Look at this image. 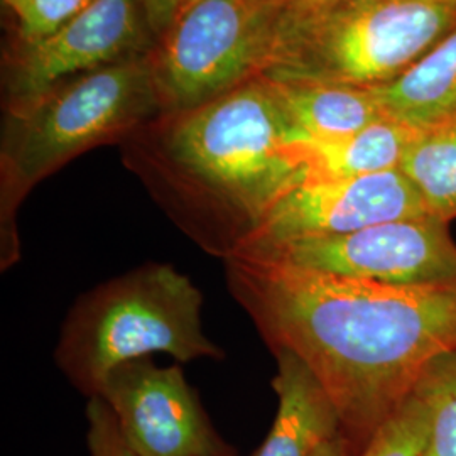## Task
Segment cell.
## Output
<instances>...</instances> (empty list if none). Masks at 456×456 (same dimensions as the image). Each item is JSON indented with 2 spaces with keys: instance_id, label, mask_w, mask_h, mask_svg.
Returning a JSON list of instances; mask_svg holds the SVG:
<instances>
[{
  "instance_id": "5b68a950",
  "label": "cell",
  "mask_w": 456,
  "mask_h": 456,
  "mask_svg": "<svg viewBox=\"0 0 456 456\" xmlns=\"http://www.w3.org/2000/svg\"><path fill=\"white\" fill-rule=\"evenodd\" d=\"M455 26L456 0H369L273 43L254 78L387 85Z\"/></svg>"
},
{
  "instance_id": "ffe728a7",
  "label": "cell",
  "mask_w": 456,
  "mask_h": 456,
  "mask_svg": "<svg viewBox=\"0 0 456 456\" xmlns=\"http://www.w3.org/2000/svg\"><path fill=\"white\" fill-rule=\"evenodd\" d=\"M86 421L90 456H137L124 438L112 409L102 397L88 399Z\"/></svg>"
},
{
  "instance_id": "44dd1931",
  "label": "cell",
  "mask_w": 456,
  "mask_h": 456,
  "mask_svg": "<svg viewBox=\"0 0 456 456\" xmlns=\"http://www.w3.org/2000/svg\"><path fill=\"white\" fill-rule=\"evenodd\" d=\"M190 0H141L149 31L166 34Z\"/></svg>"
},
{
  "instance_id": "4fadbf2b",
  "label": "cell",
  "mask_w": 456,
  "mask_h": 456,
  "mask_svg": "<svg viewBox=\"0 0 456 456\" xmlns=\"http://www.w3.org/2000/svg\"><path fill=\"white\" fill-rule=\"evenodd\" d=\"M418 131L387 117L340 139H293L289 149L305 180L359 178L399 169Z\"/></svg>"
},
{
  "instance_id": "ac0fdd59",
  "label": "cell",
  "mask_w": 456,
  "mask_h": 456,
  "mask_svg": "<svg viewBox=\"0 0 456 456\" xmlns=\"http://www.w3.org/2000/svg\"><path fill=\"white\" fill-rule=\"evenodd\" d=\"M369 0H264L259 4L262 54L273 43ZM261 54V58H262ZM261 63V61H259ZM257 73V71H256Z\"/></svg>"
},
{
  "instance_id": "9c48e42d",
  "label": "cell",
  "mask_w": 456,
  "mask_h": 456,
  "mask_svg": "<svg viewBox=\"0 0 456 456\" xmlns=\"http://www.w3.org/2000/svg\"><path fill=\"white\" fill-rule=\"evenodd\" d=\"M426 213L421 198L399 169L359 178L305 180L277 200L237 254L345 235Z\"/></svg>"
},
{
  "instance_id": "d6986e66",
  "label": "cell",
  "mask_w": 456,
  "mask_h": 456,
  "mask_svg": "<svg viewBox=\"0 0 456 456\" xmlns=\"http://www.w3.org/2000/svg\"><path fill=\"white\" fill-rule=\"evenodd\" d=\"M17 17L26 45L46 39L94 0H2Z\"/></svg>"
},
{
  "instance_id": "603a6c76",
  "label": "cell",
  "mask_w": 456,
  "mask_h": 456,
  "mask_svg": "<svg viewBox=\"0 0 456 456\" xmlns=\"http://www.w3.org/2000/svg\"><path fill=\"white\" fill-rule=\"evenodd\" d=\"M256 2H264V0H256Z\"/></svg>"
},
{
  "instance_id": "e0dca14e",
  "label": "cell",
  "mask_w": 456,
  "mask_h": 456,
  "mask_svg": "<svg viewBox=\"0 0 456 456\" xmlns=\"http://www.w3.org/2000/svg\"><path fill=\"white\" fill-rule=\"evenodd\" d=\"M416 386L435 406L431 438L423 456H456V352L433 360Z\"/></svg>"
},
{
  "instance_id": "277c9868",
  "label": "cell",
  "mask_w": 456,
  "mask_h": 456,
  "mask_svg": "<svg viewBox=\"0 0 456 456\" xmlns=\"http://www.w3.org/2000/svg\"><path fill=\"white\" fill-rule=\"evenodd\" d=\"M159 100L154 68L131 58L58 86L12 114L2 147V271L20 257L12 224L20 198L83 151L134 129Z\"/></svg>"
},
{
  "instance_id": "30bf717a",
  "label": "cell",
  "mask_w": 456,
  "mask_h": 456,
  "mask_svg": "<svg viewBox=\"0 0 456 456\" xmlns=\"http://www.w3.org/2000/svg\"><path fill=\"white\" fill-rule=\"evenodd\" d=\"M141 0H94L58 33L26 45L11 75L12 114L31 107L83 71L131 60L146 39Z\"/></svg>"
},
{
  "instance_id": "9a60e30c",
  "label": "cell",
  "mask_w": 456,
  "mask_h": 456,
  "mask_svg": "<svg viewBox=\"0 0 456 456\" xmlns=\"http://www.w3.org/2000/svg\"><path fill=\"white\" fill-rule=\"evenodd\" d=\"M399 171L421 198L426 212L456 220V115L419 129Z\"/></svg>"
},
{
  "instance_id": "7a4b0ae2",
  "label": "cell",
  "mask_w": 456,
  "mask_h": 456,
  "mask_svg": "<svg viewBox=\"0 0 456 456\" xmlns=\"http://www.w3.org/2000/svg\"><path fill=\"white\" fill-rule=\"evenodd\" d=\"M289 139L261 78L183 112L164 132L159 161L195 207L183 230L200 248L227 261L277 200L305 181Z\"/></svg>"
},
{
  "instance_id": "52a82bcc",
  "label": "cell",
  "mask_w": 456,
  "mask_h": 456,
  "mask_svg": "<svg viewBox=\"0 0 456 456\" xmlns=\"http://www.w3.org/2000/svg\"><path fill=\"white\" fill-rule=\"evenodd\" d=\"M237 256H256L391 286L456 282V242L450 222L429 213L345 235L303 239Z\"/></svg>"
},
{
  "instance_id": "8fae6325",
  "label": "cell",
  "mask_w": 456,
  "mask_h": 456,
  "mask_svg": "<svg viewBox=\"0 0 456 456\" xmlns=\"http://www.w3.org/2000/svg\"><path fill=\"white\" fill-rule=\"evenodd\" d=\"M277 414L254 456H311L326 440L340 435L331 399L310 369L289 352H276Z\"/></svg>"
},
{
  "instance_id": "7402d4cb",
  "label": "cell",
  "mask_w": 456,
  "mask_h": 456,
  "mask_svg": "<svg viewBox=\"0 0 456 456\" xmlns=\"http://www.w3.org/2000/svg\"><path fill=\"white\" fill-rule=\"evenodd\" d=\"M311 456H350V452L346 448V443L343 440L342 435H337L326 440L322 446H318L316 452Z\"/></svg>"
},
{
  "instance_id": "3957f363",
  "label": "cell",
  "mask_w": 456,
  "mask_h": 456,
  "mask_svg": "<svg viewBox=\"0 0 456 456\" xmlns=\"http://www.w3.org/2000/svg\"><path fill=\"white\" fill-rule=\"evenodd\" d=\"M203 294L171 264L149 262L83 294L68 313L54 352L66 379L88 399L122 363L154 354L178 362L222 360L205 335Z\"/></svg>"
},
{
  "instance_id": "cb8c5ba5",
  "label": "cell",
  "mask_w": 456,
  "mask_h": 456,
  "mask_svg": "<svg viewBox=\"0 0 456 456\" xmlns=\"http://www.w3.org/2000/svg\"><path fill=\"white\" fill-rule=\"evenodd\" d=\"M230 456H237V455H230Z\"/></svg>"
},
{
  "instance_id": "6da1fadb",
  "label": "cell",
  "mask_w": 456,
  "mask_h": 456,
  "mask_svg": "<svg viewBox=\"0 0 456 456\" xmlns=\"http://www.w3.org/2000/svg\"><path fill=\"white\" fill-rule=\"evenodd\" d=\"M262 340L301 360L340 419L350 456L404 404L424 369L456 352V282L391 286L256 256L224 261Z\"/></svg>"
},
{
  "instance_id": "5bb4252c",
  "label": "cell",
  "mask_w": 456,
  "mask_h": 456,
  "mask_svg": "<svg viewBox=\"0 0 456 456\" xmlns=\"http://www.w3.org/2000/svg\"><path fill=\"white\" fill-rule=\"evenodd\" d=\"M374 90L387 117L416 129L456 115V26L408 71Z\"/></svg>"
},
{
  "instance_id": "7c38bea8",
  "label": "cell",
  "mask_w": 456,
  "mask_h": 456,
  "mask_svg": "<svg viewBox=\"0 0 456 456\" xmlns=\"http://www.w3.org/2000/svg\"><path fill=\"white\" fill-rule=\"evenodd\" d=\"M261 80L291 129L289 141L340 139L387 118L374 86Z\"/></svg>"
},
{
  "instance_id": "2e32d148",
  "label": "cell",
  "mask_w": 456,
  "mask_h": 456,
  "mask_svg": "<svg viewBox=\"0 0 456 456\" xmlns=\"http://www.w3.org/2000/svg\"><path fill=\"white\" fill-rule=\"evenodd\" d=\"M435 406L421 387H414L359 456H423L431 438Z\"/></svg>"
},
{
  "instance_id": "ba28073f",
  "label": "cell",
  "mask_w": 456,
  "mask_h": 456,
  "mask_svg": "<svg viewBox=\"0 0 456 456\" xmlns=\"http://www.w3.org/2000/svg\"><path fill=\"white\" fill-rule=\"evenodd\" d=\"M97 397L112 409L137 456L235 455L178 365L159 367L149 357L122 363Z\"/></svg>"
},
{
  "instance_id": "8992f818",
  "label": "cell",
  "mask_w": 456,
  "mask_h": 456,
  "mask_svg": "<svg viewBox=\"0 0 456 456\" xmlns=\"http://www.w3.org/2000/svg\"><path fill=\"white\" fill-rule=\"evenodd\" d=\"M261 54L256 0H190L164 34L152 66L159 97L190 112L250 82Z\"/></svg>"
}]
</instances>
